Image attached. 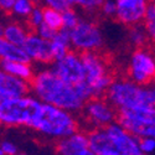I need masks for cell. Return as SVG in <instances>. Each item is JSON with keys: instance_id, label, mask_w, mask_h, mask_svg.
I'll list each match as a JSON object with an SVG mask.
<instances>
[{"instance_id": "obj_16", "label": "cell", "mask_w": 155, "mask_h": 155, "mask_svg": "<svg viewBox=\"0 0 155 155\" xmlns=\"http://www.w3.org/2000/svg\"><path fill=\"white\" fill-rule=\"evenodd\" d=\"M30 32L31 31L26 26V24L24 25L19 21H8L6 24H4L2 26L0 35L9 42H12L19 46H24Z\"/></svg>"}, {"instance_id": "obj_19", "label": "cell", "mask_w": 155, "mask_h": 155, "mask_svg": "<svg viewBox=\"0 0 155 155\" xmlns=\"http://www.w3.org/2000/svg\"><path fill=\"white\" fill-rule=\"evenodd\" d=\"M2 71L12 74L19 78L31 82L35 76L31 62H18V61H2Z\"/></svg>"}, {"instance_id": "obj_15", "label": "cell", "mask_w": 155, "mask_h": 155, "mask_svg": "<svg viewBox=\"0 0 155 155\" xmlns=\"http://www.w3.org/2000/svg\"><path fill=\"white\" fill-rule=\"evenodd\" d=\"M87 148H89L88 135L80 132H76L67 138H62L57 143V153L60 155H78Z\"/></svg>"}, {"instance_id": "obj_23", "label": "cell", "mask_w": 155, "mask_h": 155, "mask_svg": "<svg viewBox=\"0 0 155 155\" xmlns=\"http://www.w3.org/2000/svg\"><path fill=\"white\" fill-rule=\"evenodd\" d=\"M35 6L36 4L32 0H16L14 6H12L11 14L16 18L28 19L29 15L32 12V10L35 9Z\"/></svg>"}, {"instance_id": "obj_12", "label": "cell", "mask_w": 155, "mask_h": 155, "mask_svg": "<svg viewBox=\"0 0 155 155\" xmlns=\"http://www.w3.org/2000/svg\"><path fill=\"white\" fill-rule=\"evenodd\" d=\"M22 47L26 51V54L29 55L32 62L42 64H52L55 62L51 41L40 37L36 32L29 34Z\"/></svg>"}, {"instance_id": "obj_31", "label": "cell", "mask_w": 155, "mask_h": 155, "mask_svg": "<svg viewBox=\"0 0 155 155\" xmlns=\"http://www.w3.org/2000/svg\"><path fill=\"white\" fill-rule=\"evenodd\" d=\"M139 145H140V150L143 153L150 154L155 150V139L154 138H141L139 139Z\"/></svg>"}, {"instance_id": "obj_21", "label": "cell", "mask_w": 155, "mask_h": 155, "mask_svg": "<svg viewBox=\"0 0 155 155\" xmlns=\"http://www.w3.org/2000/svg\"><path fill=\"white\" fill-rule=\"evenodd\" d=\"M127 37H128V42L134 47V50L147 47V45L150 44L148 32L144 28L143 22L129 26L127 31Z\"/></svg>"}, {"instance_id": "obj_4", "label": "cell", "mask_w": 155, "mask_h": 155, "mask_svg": "<svg viewBox=\"0 0 155 155\" xmlns=\"http://www.w3.org/2000/svg\"><path fill=\"white\" fill-rule=\"evenodd\" d=\"M81 58L86 71L84 81L91 88L93 98L106 97L108 88L115 80L114 73L109 68L107 57L99 51H88L81 54Z\"/></svg>"}, {"instance_id": "obj_27", "label": "cell", "mask_w": 155, "mask_h": 155, "mask_svg": "<svg viewBox=\"0 0 155 155\" xmlns=\"http://www.w3.org/2000/svg\"><path fill=\"white\" fill-rule=\"evenodd\" d=\"M101 14L104 18H114L117 16V11H118V4L115 0H106L103 5L99 9Z\"/></svg>"}, {"instance_id": "obj_24", "label": "cell", "mask_w": 155, "mask_h": 155, "mask_svg": "<svg viewBox=\"0 0 155 155\" xmlns=\"http://www.w3.org/2000/svg\"><path fill=\"white\" fill-rule=\"evenodd\" d=\"M143 25H144V28H145V30L148 32L150 44L153 46H155V6L153 4H150V3L148 5L147 12H145Z\"/></svg>"}, {"instance_id": "obj_8", "label": "cell", "mask_w": 155, "mask_h": 155, "mask_svg": "<svg viewBox=\"0 0 155 155\" xmlns=\"http://www.w3.org/2000/svg\"><path fill=\"white\" fill-rule=\"evenodd\" d=\"M86 119L94 128H104L117 120L118 109L106 98H93L84 103L82 108Z\"/></svg>"}, {"instance_id": "obj_30", "label": "cell", "mask_w": 155, "mask_h": 155, "mask_svg": "<svg viewBox=\"0 0 155 155\" xmlns=\"http://www.w3.org/2000/svg\"><path fill=\"white\" fill-rule=\"evenodd\" d=\"M44 6H47L50 9L57 10L60 12H63L68 10L70 8H72L67 0H44Z\"/></svg>"}, {"instance_id": "obj_22", "label": "cell", "mask_w": 155, "mask_h": 155, "mask_svg": "<svg viewBox=\"0 0 155 155\" xmlns=\"http://www.w3.org/2000/svg\"><path fill=\"white\" fill-rule=\"evenodd\" d=\"M44 22L57 31L63 29L62 12L54 10V9H50L47 6H44Z\"/></svg>"}, {"instance_id": "obj_29", "label": "cell", "mask_w": 155, "mask_h": 155, "mask_svg": "<svg viewBox=\"0 0 155 155\" xmlns=\"http://www.w3.org/2000/svg\"><path fill=\"white\" fill-rule=\"evenodd\" d=\"M35 32L40 36V37H42V38H45V40H48V41H52L54 38L56 37V35H57V30H55V29H52L51 26H48L47 24H41L40 26H38L36 30H35Z\"/></svg>"}, {"instance_id": "obj_9", "label": "cell", "mask_w": 155, "mask_h": 155, "mask_svg": "<svg viewBox=\"0 0 155 155\" xmlns=\"http://www.w3.org/2000/svg\"><path fill=\"white\" fill-rule=\"evenodd\" d=\"M51 68L64 82L70 83L71 86H76L86 80V71L81 58V54L74 50L68 52L63 58L55 61Z\"/></svg>"}, {"instance_id": "obj_33", "label": "cell", "mask_w": 155, "mask_h": 155, "mask_svg": "<svg viewBox=\"0 0 155 155\" xmlns=\"http://www.w3.org/2000/svg\"><path fill=\"white\" fill-rule=\"evenodd\" d=\"M78 155H97V154H94L91 149H89V148H87V149H84V150H82Z\"/></svg>"}, {"instance_id": "obj_10", "label": "cell", "mask_w": 155, "mask_h": 155, "mask_svg": "<svg viewBox=\"0 0 155 155\" xmlns=\"http://www.w3.org/2000/svg\"><path fill=\"white\" fill-rule=\"evenodd\" d=\"M118 4L117 20L119 24L129 28L141 24L149 5V0H115Z\"/></svg>"}, {"instance_id": "obj_25", "label": "cell", "mask_w": 155, "mask_h": 155, "mask_svg": "<svg viewBox=\"0 0 155 155\" xmlns=\"http://www.w3.org/2000/svg\"><path fill=\"white\" fill-rule=\"evenodd\" d=\"M26 26L30 29L31 32H35V30L40 26L41 24H44V6L36 5L35 9L32 10V12L29 15V18L26 19Z\"/></svg>"}, {"instance_id": "obj_20", "label": "cell", "mask_w": 155, "mask_h": 155, "mask_svg": "<svg viewBox=\"0 0 155 155\" xmlns=\"http://www.w3.org/2000/svg\"><path fill=\"white\" fill-rule=\"evenodd\" d=\"M51 44H52V52H54L55 61L63 58L68 52H71L73 50L71 44V31L67 29L58 30L56 37L51 41Z\"/></svg>"}, {"instance_id": "obj_36", "label": "cell", "mask_w": 155, "mask_h": 155, "mask_svg": "<svg viewBox=\"0 0 155 155\" xmlns=\"http://www.w3.org/2000/svg\"><path fill=\"white\" fill-rule=\"evenodd\" d=\"M149 3H150V4H153V5L155 6V0H149Z\"/></svg>"}, {"instance_id": "obj_18", "label": "cell", "mask_w": 155, "mask_h": 155, "mask_svg": "<svg viewBox=\"0 0 155 155\" xmlns=\"http://www.w3.org/2000/svg\"><path fill=\"white\" fill-rule=\"evenodd\" d=\"M0 57H2V61L32 62L22 46L9 42L3 37L0 38Z\"/></svg>"}, {"instance_id": "obj_3", "label": "cell", "mask_w": 155, "mask_h": 155, "mask_svg": "<svg viewBox=\"0 0 155 155\" xmlns=\"http://www.w3.org/2000/svg\"><path fill=\"white\" fill-rule=\"evenodd\" d=\"M30 128L52 138H67L78 129L72 112L42 102V107L30 124Z\"/></svg>"}, {"instance_id": "obj_32", "label": "cell", "mask_w": 155, "mask_h": 155, "mask_svg": "<svg viewBox=\"0 0 155 155\" xmlns=\"http://www.w3.org/2000/svg\"><path fill=\"white\" fill-rule=\"evenodd\" d=\"M18 154V147L11 143V141L4 140L0 145V155H16Z\"/></svg>"}, {"instance_id": "obj_34", "label": "cell", "mask_w": 155, "mask_h": 155, "mask_svg": "<svg viewBox=\"0 0 155 155\" xmlns=\"http://www.w3.org/2000/svg\"><path fill=\"white\" fill-rule=\"evenodd\" d=\"M67 2H68V4H70L72 8H73L74 5H77V0H67Z\"/></svg>"}, {"instance_id": "obj_37", "label": "cell", "mask_w": 155, "mask_h": 155, "mask_svg": "<svg viewBox=\"0 0 155 155\" xmlns=\"http://www.w3.org/2000/svg\"><path fill=\"white\" fill-rule=\"evenodd\" d=\"M20 155H26V154H20Z\"/></svg>"}, {"instance_id": "obj_5", "label": "cell", "mask_w": 155, "mask_h": 155, "mask_svg": "<svg viewBox=\"0 0 155 155\" xmlns=\"http://www.w3.org/2000/svg\"><path fill=\"white\" fill-rule=\"evenodd\" d=\"M41 107L42 102L29 94L15 99L0 101V122L6 127H30Z\"/></svg>"}, {"instance_id": "obj_35", "label": "cell", "mask_w": 155, "mask_h": 155, "mask_svg": "<svg viewBox=\"0 0 155 155\" xmlns=\"http://www.w3.org/2000/svg\"><path fill=\"white\" fill-rule=\"evenodd\" d=\"M32 2L36 4V5H38V4H40V3H44V0H32Z\"/></svg>"}, {"instance_id": "obj_13", "label": "cell", "mask_w": 155, "mask_h": 155, "mask_svg": "<svg viewBox=\"0 0 155 155\" xmlns=\"http://www.w3.org/2000/svg\"><path fill=\"white\" fill-rule=\"evenodd\" d=\"M30 92L31 84L29 81H25L2 71L0 73V101L20 98L28 96Z\"/></svg>"}, {"instance_id": "obj_11", "label": "cell", "mask_w": 155, "mask_h": 155, "mask_svg": "<svg viewBox=\"0 0 155 155\" xmlns=\"http://www.w3.org/2000/svg\"><path fill=\"white\" fill-rule=\"evenodd\" d=\"M104 128L120 155H138L141 153L139 138L125 130L119 123H112Z\"/></svg>"}, {"instance_id": "obj_17", "label": "cell", "mask_w": 155, "mask_h": 155, "mask_svg": "<svg viewBox=\"0 0 155 155\" xmlns=\"http://www.w3.org/2000/svg\"><path fill=\"white\" fill-rule=\"evenodd\" d=\"M118 117L135 123L155 125V107H138L133 109H119Z\"/></svg>"}, {"instance_id": "obj_2", "label": "cell", "mask_w": 155, "mask_h": 155, "mask_svg": "<svg viewBox=\"0 0 155 155\" xmlns=\"http://www.w3.org/2000/svg\"><path fill=\"white\" fill-rule=\"evenodd\" d=\"M106 98L118 110L155 107V86H140L128 77H115L106 93Z\"/></svg>"}, {"instance_id": "obj_38", "label": "cell", "mask_w": 155, "mask_h": 155, "mask_svg": "<svg viewBox=\"0 0 155 155\" xmlns=\"http://www.w3.org/2000/svg\"><path fill=\"white\" fill-rule=\"evenodd\" d=\"M153 84H154V86H155V82H154V83H153Z\"/></svg>"}, {"instance_id": "obj_6", "label": "cell", "mask_w": 155, "mask_h": 155, "mask_svg": "<svg viewBox=\"0 0 155 155\" xmlns=\"http://www.w3.org/2000/svg\"><path fill=\"white\" fill-rule=\"evenodd\" d=\"M127 77L140 86H149L155 82V55L147 47L135 48L127 70Z\"/></svg>"}, {"instance_id": "obj_7", "label": "cell", "mask_w": 155, "mask_h": 155, "mask_svg": "<svg viewBox=\"0 0 155 155\" xmlns=\"http://www.w3.org/2000/svg\"><path fill=\"white\" fill-rule=\"evenodd\" d=\"M72 48L77 52L101 51L104 45V37L102 30L94 21L82 19L74 29L71 30Z\"/></svg>"}, {"instance_id": "obj_1", "label": "cell", "mask_w": 155, "mask_h": 155, "mask_svg": "<svg viewBox=\"0 0 155 155\" xmlns=\"http://www.w3.org/2000/svg\"><path fill=\"white\" fill-rule=\"evenodd\" d=\"M30 84L34 96L44 103L68 112L81 110L84 106V101L77 93L76 88L64 82L52 68L36 72Z\"/></svg>"}, {"instance_id": "obj_28", "label": "cell", "mask_w": 155, "mask_h": 155, "mask_svg": "<svg viewBox=\"0 0 155 155\" xmlns=\"http://www.w3.org/2000/svg\"><path fill=\"white\" fill-rule=\"evenodd\" d=\"M104 2L106 0H77V5L84 11L93 12L99 10Z\"/></svg>"}, {"instance_id": "obj_14", "label": "cell", "mask_w": 155, "mask_h": 155, "mask_svg": "<svg viewBox=\"0 0 155 155\" xmlns=\"http://www.w3.org/2000/svg\"><path fill=\"white\" fill-rule=\"evenodd\" d=\"M89 149L97 155H120L106 128H94L88 134Z\"/></svg>"}, {"instance_id": "obj_26", "label": "cell", "mask_w": 155, "mask_h": 155, "mask_svg": "<svg viewBox=\"0 0 155 155\" xmlns=\"http://www.w3.org/2000/svg\"><path fill=\"white\" fill-rule=\"evenodd\" d=\"M62 18H63V29H67V30H72L74 29L77 25L80 24V21L82 20L73 8H70L68 10L63 11L62 12Z\"/></svg>"}]
</instances>
